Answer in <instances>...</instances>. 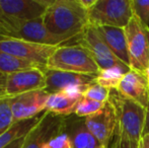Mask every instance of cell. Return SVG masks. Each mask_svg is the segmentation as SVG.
<instances>
[{
    "mask_svg": "<svg viewBox=\"0 0 149 148\" xmlns=\"http://www.w3.org/2000/svg\"><path fill=\"white\" fill-rule=\"evenodd\" d=\"M43 22L51 34L67 43L78 38L89 26L88 10L79 0H52Z\"/></svg>",
    "mask_w": 149,
    "mask_h": 148,
    "instance_id": "obj_1",
    "label": "cell"
},
{
    "mask_svg": "<svg viewBox=\"0 0 149 148\" xmlns=\"http://www.w3.org/2000/svg\"><path fill=\"white\" fill-rule=\"evenodd\" d=\"M123 97L136 101L146 109L149 103V87L143 74L129 70L116 89Z\"/></svg>",
    "mask_w": 149,
    "mask_h": 148,
    "instance_id": "obj_14",
    "label": "cell"
},
{
    "mask_svg": "<svg viewBox=\"0 0 149 148\" xmlns=\"http://www.w3.org/2000/svg\"><path fill=\"white\" fill-rule=\"evenodd\" d=\"M144 75V77H145V79H146V81H147V84H148V87H149V66H148V68L145 70V72L143 73Z\"/></svg>",
    "mask_w": 149,
    "mask_h": 148,
    "instance_id": "obj_32",
    "label": "cell"
},
{
    "mask_svg": "<svg viewBox=\"0 0 149 148\" xmlns=\"http://www.w3.org/2000/svg\"><path fill=\"white\" fill-rule=\"evenodd\" d=\"M52 0H0V13L20 19H38L44 16Z\"/></svg>",
    "mask_w": 149,
    "mask_h": 148,
    "instance_id": "obj_13",
    "label": "cell"
},
{
    "mask_svg": "<svg viewBox=\"0 0 149 148\" xmlns=\"http://www.w3.org/2000/svg\"><path fill=\"white\" fill-rule=\"evenodd\" d=\"M50 148H71V141L68 134L62 131L58 133L56 136H54L48 143Z\"/></svg>",
    "mask_w": 149,
    "mask_h": 148,
    "instance_id": "obj_26",
    "label": "cell"
},
{
    "mask_svg": "<svg viewBox=\"0 0 149 148\" xmlns=\"http://www.w3.org/2000/svg\"><path fill=\"white\" fill-rule=\"evenodd\" d=\"M143 135H149V103L146 108V115H145V122H144V129ZM142 135V136H143Z\"/></svg>",
    "mask_w": 149,
    "mask_h": 148,
    "instance_id": "obj_30",
    "label": "cell"
},
{
    "mask_svg": "<svg viewBox=\"0 0 149 148\" xmlns=\"http://www.w3.org/2000/svg\"><path fill=\"white\" fill-rule=\"evenodd\" d=\"M82 97H72L63 91L50 93L46 104V112L59 117H69L74 114L77 104Z\"/></svg>",
    "mask_w": 149,
    "mask_h": 148,
    "instance_id": "obj_18",
    "label": "cell"
},
{
    "mask_svg": "<svg viewBox=\"0 0 149 148\" xmlns=\"http://www.w3.org/2000/svg\"><path fill=\"white\" fill-rule=\"evenodd\" d=\"M97 2V0H79V3L83 6L86 10H89L95 5V3Z\"/></svg>",
    "mask_w": 149,
    "mask_h": 148,
    "instance_id": "obj_29",
    "label": "cell"
},
{
    "mask_svg": "<svg viewBox=\"0 0 149 148\" xmlns=\"http://www.w3.org/2000/svg\"><path fill=\"white\" fill-rule=\"evenodd\" d=\"M117 118L116 133L123 134L131 140L140 143L143 135L146 109L136 101L123 97L116 89H112L109 97Z\"/></svg>",
    "mask_w": 149,
    "mask_h": 148,
    "instance_id": "obj_3",
    "label": "cell"
},
{
    "mask_svg": "<svg viewBox=\"0 0 149 148\" xmlns=\"http://www.w3.org/2000/svg\"><path fill=\"white\" fill-rule=\"evenodd\" d=\"M49 95L46 90H35L11 99L10 106L14 122L30 120L46 112Z\"/></svg>",
    "mask_w": 149,
    "mask_h": 148,
    "instance_id": "obj_11",
    "label": "cell"
},
{
    "mask_svg": "<svg viewBox=\"0 0 149 148\" xmlns=\"http://www.w3.org/2000/svg\"><path fill=\"white\" fill-rule=\"evenodd\" d=\"M56 49V46L33 43L24 40L0 38V51L35 63L43 69H47L48 61Z\"/></svg>",
    "mask_w": 149,
    "mask_h": 148,
    "instance_id": "obj_8",
    "label": "cell"
},
{
    "mask_svg": "<svg viewBox=\"0 0 149 148\" xmlns=\"http://www.w3.org/2000/svg\"><path fill=\"white\" fill-rule=\"evenodd\" d=\"M133 16L132 0H97L88 11L89 26L125 28Z\"/></svg>",
    "mask_w": 149,
    "mask_h": 148,
    "instance_id": "obj_5",
    "label": "cell"
},
{
    "mask_svg": "<svg viewBox=\"0 0 149 148\" xmlns=\"http://www.w3.org/2000/svg\"><path fill=\"white\" fill-rule=\"evenodd\" d=\"M111 89L106 88L97 83H92L88 86V88L83 93V97L91 99V101H100V103H107L110 97Z\"/></svg>",
    "mask_w": 149,
    "mask_h": 148,
    "instance_id": "obj_24",
    "label": "cell"
},
{
    "mask_svg": "<svg viewBox=\"0 0 149 148\" xmlns=\"http://www.w3.org/2000/svg\"><path fill=\"white\" fill-rule=\"evenodd\" d=\"M44 113L40 115V116L36 117V118L30 119V120H24L14 123L6 132L0 135V148H5L11 142L15 141L16 139L26 136L31 129L41 121Z\"/></svg>",
    "mask_w": 149,
    "mask_h": 148,
    "instance_id": "obj_19",
    "label": "cell"
},
{
    "mask_svg": "<svg viewBox=\"0 0 149 148\" xmlns=\"http://www.w3.org/2000/svg\"><path fill=\"white\" fill-rule=\"evenodd\" d=\"M95 28L102 40L106 42L108 47L111 49V51L116 55V57L126 65L129 66L130 60L125 30L120 28H113V26H98Z\"/></svg>",
    "mask_w": 149,
    "mask_h": 148,
    "instance_id": "obj_17",
    "label": "cell"
},
{
    "mask_svg": "<svg viewBox=\"0 0 149 148\" xmlns=\"http://www.w3.org/2000/svg\"><path fill=\"white\" fill-rule=\"evenodd\" d=\"M65 118L45 112L41 121L26 134L22 148H43L62 131Z\"/></svg>",
    "mask_w": 149,
    "mask_h": 148,
    "instance_id": "obj_12",
    "label": "cell"
},
{
    "mask_svg": "<svg viewBox=\"0 0 149 148\" xmlns=\"http://www.w3.org/2000/svg\"><path fill=\"white\" fill-rule=\"evenodd\" d=\"M26 136L20 137V138L16 139L15 141L11 142L9 145H7L5 148H22V145H24V140H26Z\"/></svg>",
    "mask_w": 149,
    "mask_h": 148,
    "instance_id": "obj_28",
    "label": "cell"
},
{
    "mask_svg": "<svg viewBox=\"0 0 149 148\" xmlns=\"http://www.w3.org/2000/svg\"><path fill=\"white\" fill-rule=\"evenodd\" d=\"M116 137L119 141V148H139V144L137 142L131 140L125 135L116 133Z\"/></svg>",
    "mask_w": 149,
    "mask_h": 148,
    "instance_id": "obj_27",
    "label": "cell"
},
{
    "mask_svg": "<svg viewBox=\"0 0 149 148\" xmlns=\"http://www.w3.org/2000/svg\"><path fill=\"white\" fill-rule=\"evenodd\" d=\"M112 148H119V141H118V139H117V137H115L114 140H113Z\"/></svg>",
    "mask_w": 149,
    "mask_h": 148,
    "instance_id": "obj_33",
    "label": "cell"
},
{
    "mask_svg": "<svg viewBox=\"0 0 149 148\" xmlns=\"http://www.w3.org/2000/svg\"><path fill=\"white\" fill-rule=\"evenodd\" d=\"M87 129L97 139L104 148H109L114 140L117 130V118L112 105L107 101L104 107L96 114L84 118Z\"/></svg>",
    "mask_w": 149,
    "mask_h": 148,
    "instance_id": "obj_10",
    "label": "cell"
},
{
    "mask_svg": "<svg viewBox=\"0 0 149 148\" xmlns=\"http://www.w3.org/2000/svg\"><path fill=\"white\" fill-rule=\"evenodd\" d=\"M47 69L96 76L100 67L85 48L80 45L58 46L47 63Z\"/></svg>",
    "mask_w": 149,
    "mask_h": 148,
    "instance_id": "obj_4",
    "label": "cell"
},
{
    "mask_svg": "<svg viewBox=\"0 0 149 148\" xmlns=\"http://www.w3.org/2000/svg\"><path fill=\"white\" fill-rule=\"evenodd\" d=\"M100 148H104V147H102V146H100Z\"/></svg>",
    "mask_w": 149,
    "mask_h": 148,
    "instance_id": "obj_35",
    "label": "cell"
},
{
    "mask_svg": "<svg viewBox=\"0 0 149 148\" xmlns=\"http://www.w3.org/2000/svg\"><path fill=\"white\" fill-rule=\"evenodd\" d=\"M11 99H0V135L8 130L14 124L10 106Z\"/></svg>",
    "mask_w": 149,
    "mask_h": 148,
    "instance_id": "obj_23",
    "label": "cell"
},
{
    "mask_svg": "<svg viewBox=\"0 0 149 148\" xmlns=\"http://www.w3.org/2000/svg\"><path fill=\"white\" fill-rule=\"evenodd\" d=\"M104 105L106 103H100V101H91V99L82 97L77 104L74 115L78 118H86V117H89L100 112L104 107Z\"/></svg>",
    "mask_w": 149,
    "mask_h": 148,
    "instance_id": "obj_22",
    "label": "cell"
},
{
    "mask_svg": "<svg viewBox=\"0 0 149 148\" xmlns=\"http://www.w3.org/2000/svg\"><path fill=\"white\" fill-rule=\"evenodd\" d=\"M124 30L127 38L130 69L143 74L149 66V26L133 14Z\"/></svg>",
    "mask_w": 149,
    "mask_h": 148,
    "instance_id": "obj_6",
    "label": "cell"
},
{
    "mask_svg": "<svg viewBox=\"0 0 149 148\" xmlns=\"http://www.w3.org/2000/svg\"><path fill=\"white\" fill-rule=\"evenodd\" d=\"M63 131L68 134L71 148H100L102 145L90 133L85 125L84 119L65 118Z\"/></svg>",
    "mask_w": 149,
    "mask_h": 148,
    "instance_id": "obj_16",
    "label": "cell"
},
{
    "mask_svg": "<svg viewBox=\"0 0 149 148\" xmlns=\"http://www.w3.org/2000/svg\"><path fill=\"white\" fill-rule=\"evenodd\" d=\"M29 68H41L39 65L26 60L16 58L12 55L0 51V72L5 74L14 73V72L26 70ZM43 69V68H41ZM45 70V69H44Z\"/></svg>",
    "mask_w": 149,
    "mask_h": 148,
    "instance_id": "obj_20",
    "label": "cell"
},
{
    "mask_svg": "<svg viewBox=\"0 0 149 148\" xmlns=\"http://www.w3.org/2000/svg\"><path fill=\"white\" fill-rule=\"evenodd\" d=\"M43 148H50V147H49V145H48V143H47V144H45V145H44Z\"/></svg>",
    "mask_w": 149,
    "mask_h": 148,
    "instance_id": "obj_34",
    "label": "cell"
},
{
    "mask_svg": "<svg viewBox=\"0 0 149 148\" xmlns=\"http://www.w3.org/2000/svg\"><path fill=\"white\" fill-rule=\"evenodd\" d=\"M127 71L121 68H110V69H100L96 75L95 83L109 89H117L124 75Z\"/></svg>",
    "mask_w": 149,
    "mask_h": 148,
    "instance_id": "obj_21",
    "label": "cell"
},
{
    "mask_svg": "<svg viewBox=\"0 0 149 148\" xmlns=\"http://www.w3.org/2000/svg\"><path fill=\"white\" fill-rule=\"evenodd\" d=\"M139 148H149V135H143L141 137Z\"/></svg>",
    "mask_w": 149,
    "mask_h": 148,
    "instance_id": "obj_31",
    "label": "cell"
},
{
    "mask_svg": "<svg viewBox=\"0 0 149 148\" xmlns=\"http://www.w3.org/2000/svg\"><path fill=\"white\" fill-rule=\"evenodd\" d=\"M133 14L140 19L146 26H149V1L143 0H132Z\"/></svg>",
    "mask_w": 149,
    "mask_h": 148,
    "instance_id": "obj_25",
    "label": "cell"
},
{
    "mask_svg": "<svg viewBox=\"0 0 149 148\" xmlns=\"http://www.w3.org/2000/svg\"><path fill=\"white\" fill-rule=\"evenodd\" d=\"M0 38L17 39L49 46H61L65 41L47 30L43 17L38 19H20L0 13Z\"/></svg>",
    "mask_w": 149,
    "mask_h": 148,
    "instance_id": "obj_2",
    "label": "cell"
},
{
    "mask_svg": "<svg viewBox=\"0 0 149 148\" xmlns=\"http://www.w3.org/2000/svg\"><path fill=\"white\" fill-rule=\"evenodd\" d=\"M75 44L82 46L89 52L100 69L121 68L127 72L131 70L129 66L119 60L116 55L111 51V49L100 36L94 26H87L86 30L75 39Z\"/></svg>",
    "mask_w": 149,
    "mask_h": 148,
    "instance_id": "obj_7",
    "label": "cell"
},
{
    "mask_svg": "<svg viewBox=\"0 0 149 148\" xmlns=\"http://www.w3.org/2000/svg\"><path fill=\"white\" fill-rule=\"evenodd\" d=\"M46 89L49 93L60 92L72 85H89L95 83L96 76L58 70H45Z\"/></svg>",
    "mask_w": 149,
    "mask_h": 148,
    "instance_id": "obj_15",
    "label": "cell"
},
{
    "mask_svg": "<svg viewBox=\"0 0 149 148\" xmlns=\"http://www.w3.org/2000/svg\"><path fill=\"white\" fill-rule=\"evenodd\" d=\"M45 70L41 68H29L7 74L3 99H13L31 91L45 90Z\"/></svg>",
    "mask_w": 149,
    "mask_h": 148,
    "instance_id": "obj_9",
    "label": "cell"
}]
</instances>
